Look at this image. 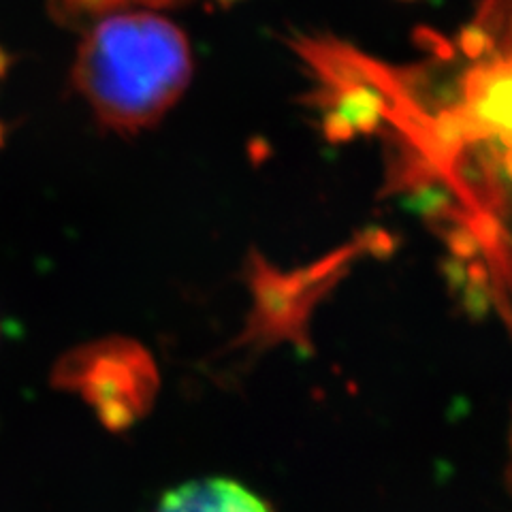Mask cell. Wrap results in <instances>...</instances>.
Returning <instances> with one entry per match:
<instances>
[{
  "label": "cell",
  "instance_id": "6da1fadb",
  "mask_svg": "<svg viewBox=\"0 0 512 512\" xmlns=\"http://www.w3.org/2000/svg\"><path fill=\"white\" fill-rule=\"evenodd\" d=\"M297 56L329 137L374 139L387 188L436 233L470 308L512 333V0L387 62L333 37Z\"/></svg>",
  "mask_w": 512,
  "mask_h": 512
},
{
  "label": "cell",
  "instance_id": "7a4b0ae2",
  "mask_svg": "<svg viewBox=\"0 0 512 512\" xmlns=\"http://www.w3.org/2000/svg\"><path fill=\"white\" fill-rule=\"evenodd\" d=\"M192 73L184 32L154 9H122L94 20L77 47L71 79L94 118L135 135L184 94Z\"/></svg>",
  "mask_w": 512,
  "mask_h": 512
},
{
  "label": "cell",
  "instance_id": "3957f363",
  "mask_svg": "<svg viewBox=\"0 0 512 512\" xmlns=\"http://www.w3.org/2000/svg\"><path fill=\"white\" fill-rule=\"evenodd\" d=\"M52 384L82 397L107 429L120 431L150 410L156 367L137 342L105 338L69 350L54 365Z\"/></svg>",
  "mask_w": 512,
  "mask_h": 512
},
{
  "label": "cell",
  "instance_id": "277c9868",
  "mask_svg": "<svg viewBox=\"0 0 512 512\" xmlns=\"http://www.w3.org/2000/svg\"><path fill=\"white\" fill-rule=\"evenodd\" d=\"M156 512H271L252 491L227 478L192 480L169 491Z\"/></svg>",
  "mask_w": 512,
  "mask_h": 512
},
{
  "label": "cell",
  "instance_id": "5b68a950",
  "mask_svg": "<svg viewBox=\"0 0 512 512\" xmlns=\"http://www.w3.org/2000/svg\"><path fill=\"white\" fill-rule=\"evenodd\" d=\"M116 3V11L122 9H160V7H171L175 3H186V0H114ZM214 3L227 5V3H235V0H214Z\"/></svg>",
  "mask_w": 512,
  "mask_h": 512
},
{
  "label": "cell",
  "instance_id": "8992f818",
  "mask_svg": "<svg viewBox=\"0 0 512 512\" xmlns=\"http://www.w3.org/2000/svg\"><path fill=\"white\" fill-rule=\"evenodd\" d=\"M510 451H512V446H510ZM508 483H510V489H512V455H510V466H508Z\"/></svg>",
  "mask_w": 512,
  "mask_h": 512
}]
</instances>
